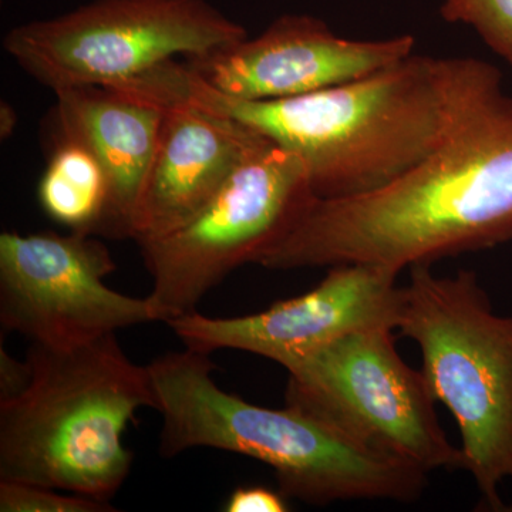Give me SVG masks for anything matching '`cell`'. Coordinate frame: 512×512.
Segmentation results:
<instances>
[{"label": "cell", "instance_id": "obj_9", "mask_svg": "<svg viewBox=\"0 0 512 512\" xmlns=\"http://www.w3.org/2000/svg\"><path fill=\"white\" fill-rule=\"evenodd\" d=\"M109 248L70 231L0 235V322L39 345H83L117 330L157 322L148 298L113 291Z\"/></svg>", "mask_w": 512, "mask_h": 512}, {"label": "cell", "instance_id": "obj_10", "mask_svg": "<svg viewBox=\"0 0 512 512\" xmlns=\"http://www.w3.org/2000/svg\"><path fill=\"white\" fill-rule=\"evenodd\" d=\"M400 272L375 264L330 266L311 291L238 318H208L194 312L167 323L185 348L211 355L234 349L288 369L350 333L397 329L402 311Z\"/></svg>", "mask_w": 512, "mask_h": 512}, {"label": "cell", "instance_id": "obj_15", "mask_svg": "<svg viewBox=\"0 0 512 512\" xmlns=\"http://www.w3.org/2000/svg\"><path fill=\"white\" fill-rule=\"evenodd\" d=\"M440 15L447 23L473 29L512 67V0H443Z\"/></svg>", "mask_w": 512, "mask_h": 512}, {"label": "cell", "instance_id": "obj_7", "mask_svg": "<svg viewBox=\"0 0 512 512\" xmlns=\"http://www.w3.org/2000/svg\"><path fill=\"white\" fill-rule=\"evenodd\" d=\"M313 197L301 158L259 138L195 217L140 245L153 278L147 298L156 319L168 323L197 312L234 269L258 264Z\"/></svg>", "mask_w": 512, "mask_h": 512}, {"label": "cell", "instance_id": "obj_19", "mask_svg": "<svg viewBox=\"0 0 512 512\" xmlns=\"http://www.w3.org/2000/svg\"><path fill=\"white\" fill-rule=\"evenodd\" d=\"M18 124V114L15 109L8 103H2L0 106V137L5 140L15 130Z\"/></svg>", "mask_w": 512, "mask_h": 512}, {"label": "cell", "instance_id": "obj_6", "mask_svg": "<svg viewBox=\"0 0 512 512\" xmlns=\"http://www.w3.org/2000/svg\"><path fill=\"white\" fill-rule=\"evenodd\" d=\"M207 0H93L9 30L3 49L50 89L109 87L184 56L204 59L247 39Z\"/></svg>", "mask_w": 512, "mask_h": 512}, {"label": "cell", "instance_id": "obj_16", "mask_svg": "<svg viewBox=\"0 0 512 512\" xmlns=\"http://www.w3.org/2000/svg\"><path fill=\"white\" fill-rule=\"evenodd\" d=\"M2 512H107L116 511L110 501L80 494H60L56 488L0 481Z\"/></svg>", "mask_w": 512, "mask_h": 512}, {"label": "cell", "instance_id": "obj_11", "mask_svg": "<svg viewBox=\"0 0 512 512\" xmlns=\"http://www.w3.org/2000/svg\"><path fill=\"white\" fill-rule=\"evenodd\" d=\"M412 35L340 37L323 20L288 13L261 33L204 59H188L201 79L241 100H282L343 86L413 55Z\"/></svg>", "mask_w": 512, "mask_h": 512}, {"label": "cell", "instance_id": "obj_13", "mask_svg": "<svg viewBox=\"0 0 512 512\" xmlns=\"http://www.w3.org/2000/svg\"><path fill=\"white\" fill-rule=\"evenodd\" d=\"M55 93L57 136L92 151L109 181V205L100 235L131 238L164 110L109 87H69Z\"/></svg>", "mask_w": 512, "mask_h": 512}, {"label": "cell", "instance_id": "obj_8", "mask_svg": "<svg viewBox=\"0 0 512 512\" xmlns=\"http://www.w3.org/2000/svg\"><path fill=\"white\" fill-rule=\"evenodd\" d=\"M393 332L359 330L293 363L286 404L426 473L464 470L423 373L404 362Z\"/></svg>", "mask_w": 512, "mask_h": 512}, {"label": "cell", "instance_id": "obj_4", "mask_svg": "<svg viewBox=\"0 0 512 512\" xmlns=\"http://www.w3.org/2000/svg\"><path fill=\"white\" fill-rule=\"evenodd\" d=\"M26 362L29 386L0 403V481L110 501L133 466L124 431L138 409H156L148 367L128 359L116 333L67 348L32 343Z\"/></svg>", "mask_w": 512, "mask_h": 512}, {"label": "cell", "instance_id": "obj_14", "mask_svg": "<svg viewBox=\"0 0 512 512\" xmlns=\"http://www.w3.org/2000/svg\"><path fill=\"white\" fill-rule=\"evenodd\" d=\"M43 211L70 231L100 235L109 205V181L92 151L57 136L39 183Z\"/></svg>", "mask_w": 512, "mask_h": 512}, {"label": "cell", "instance_id": "obj_12", "mask_svg": "<svg viewBox=\"0 0 512 512\" xmlns=\"http://www.w3.org/2000/svg\"><path fill=\"white\" fill-rule=\"evenodd\" d=\"M156 150L134 211L137 244L170 234L198 214L258 143V134L192 107H165Z\"/></svg>", "mask_w": 512, "mask_h": 512}, {"label": "cell", "instance_id": "obj_1", "mask_svg": "<svg viewBox=\"0 0 512 512\" xmlns=\"http://www.w3.org/2000/svg\"><path fill=\"white\" fill-rule=\"evenodd\" d=\"M503 89V74L484 60L414 53L363 79L292 99H235L177 59L130 84L134 97L160 109L224 117L292 151L323 200L359 197L400 180Z\"/></svg>", "mask_w": 512, "mask_h": 512}, {"label": "cell", "instance_id": "obj_17", "mask_svg": "<svg viewBox=\"0 0 512 512\" xmlns=\"http://www.w3.org/2000/svg\"><path fill=\"white\" fill-rule=\"evenodd\" d=\"M224 511L227 512H285L288 501L281 491L259 487H239L229 495Z\"/></svg>", "mask_w": 512, "mask_h": 512}, {"label": "cell", "instance_id": "obj_18", "mask_svg": "<svg viewBox=\"0 0 512 512\" xmlns=\"http://www.w3.org/2000/svg\"><path fill=\"white\" fill-rule=\"evenodd\" d=\"M30 367L28 362H19L10 356L5 348L0 349V403L16 399L29 386Z\"/></svg>", "mask_w": 512, "mask_h": 512}, {"label": "cell", "instance_id": "obj_2", "mask_svg": "<svg viewBox=\"0 0 512 512\" xmlns=\"http://www.w3.org/2000/svg\"><path fill=\"white\" fill-rule=\"evenodd\" d=\"M510 241L512 96L503 89L400 180L359 197H313L258 265L375 264L402 272Z\"/></svg>", "mask_w": 512, "mask_h": 512}, {"label": "cell", "instance_id": "obj_5", "mask_svg": "<svg viewBox=\"0 0 512 512\" xmlns=\"http://www.w3.org/2000/svg\"><path fill=\"white\" fill-rule=\"evenodd\" d=\"M396 330L419 345L427 386L456 420L481 507L512 512V315L494 312L476 272L414 265Z\"/></svg>", "mask_w": 512, "mask_h": 512}, {"label": "cell", "instance_id": "obj_3", "mask_svg": "<svg viewBox=\"0 0 512 512\" xmlns=\"http://www.w3.org/2000/svg\"><path fill=\"white\" fill-rule=\"evenodd\" d=\"M147 367L163 417L164 457L195 447L252 457L275 471L286 498L312 505L413 503L426 488L429 473L360 443L328 421L288 404L268 409L220 389L208 353L185 348Z\"/></svg>", "mask_w": 512, "mask_h": 512}]
</instances>
